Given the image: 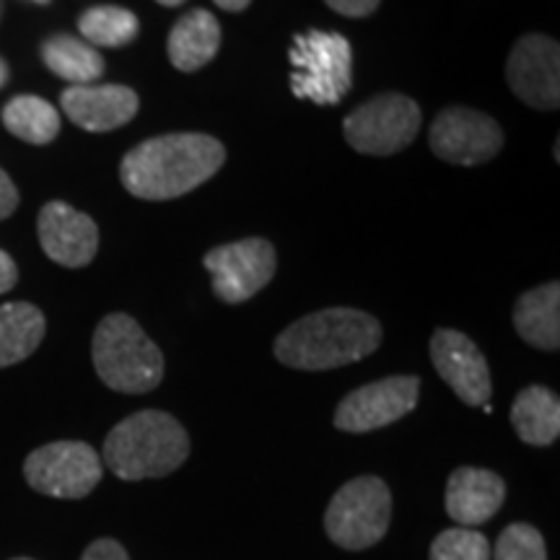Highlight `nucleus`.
I'll return each instance as SVG.
<instances>
[{
    "label": "nucleus",
    "instance_id": "nucleus-1",
    "mask_svg": "<svg viewBox=\"0 0 560 560\" xmlns=\"http://www.w3.org/2000/svg\"><path fill=\"white\" fill-rule=\"evenodd\" d=\"M226 161L219 138L206 132H170L125 153L120 179L140 200H174L206 185Z\"/></svg>",
    "mask_w": 560,
    "mask_h": 560
},
{
    "label": "nucleus",
    "instance_id": "nucleus-2",
    "mask_svg": "<svg viewBox=\"0 0 560 560\" xmlns=\"http://www.w3.org/2000/svg\"><path fill=\"white\" fill-rule=\"evenodd\" d=\"M382 346L380 319L361 310L335 306L306 314L276 338V359L299 371L348 366Z\"/></svg>",
    "mask_w": 560,
    "mask_h": 560
},
{
    "label": "nucleus",
    "instance_id": "nucleus-3",
    "mask_svg": "<svg viewBox=\"0 0 560 560\" xmlns=\"http://www.w3.org/2000/svg\"><path fill=\"white\" fill-rule=\"evenodd\" d=\"M190 457V436L164 410H140L120 420L104 441L102 459L120 480L164 478Z\"/></svg>",
    "mask_w": 560,
    "mask_h": 560
},
{
    "label": "nucleus",
    "instance_id": "nucleus-4",
    "mask_svg": "<svg viewBox=\"0 0 560 560\" xmlns=\"http://www.w3.org/2000/svg\"><path fill=\"white\" fill-rule=\"evenodd\" d=\"M91 359L100 380L125 395H145L164 380V355L130 314H109L91 340Z\"/></svg>",
    "mask_w": 560,
    "mask_h": 560
},
{
    "label": "nucleus",
    "instance_id": "nucleus-5",
    "mask_svg": "<svg viewBox=\"0 0 560 560\" xmlns=\"http://www.w3.org/2000/svg\"><path fill=\"white\" fill-rule=\"evenodd\" d=\"M291 91L301 102L332 107L353 86V50L338 32L296 34L289 50Z\"/></svg>",
    "mask_w": 560,
    "mask_h": 560
},
{
    "label": "nucleus",
    "instance_id": "nucleus-6",
    "mask_svg": "<svg viewBox=\"0 0 560 560\" xmlns=\"http://www.w3.org/2000/svg\"><path fill=\"white\" fill-rule=\"evenodd\" d=\"M392 495L387 482L374 475L350 480L332 495L325 511L327 537L346 550H366L387 535Z\"/></svg>",
    "mask_w": 560,
    "mask_h": 560
},
{
    "label": "nucleus",
    "instance_id": "nucleus-7",
    "mask_svg": "<svg viewBox=\"0 0 560 560\" xmlns=\"http://www.w3.org/2000/svg\"><path fill=\"white\" fill-rule=\"evenodd\" d=\"M420 130V107L405 94H382L353 109L342 122L348 145L366 156H392L408 149Z\"/></svg>",
    "mask_w": 560,
    "mask_h": 560
},
{
    "label": "nucleus",
    "instance_id": "nucleus-8",
    "mask_svg": "<svg viewBox=\"0 0 560 560\" xmlns=\"http://www.w3.org/2000/svg\"><path fill=\"white\" fill-rule=\"evenodd\" d=\"M102 472V457L83 441L45 444L24 462L26 482L52 499H83L100 486Z\"/></svg>",
    "mask_w": 560,
    "mask_h": 560
},
{
    "label": "nucleus",
    "instance_id": "nucleus-9",
    "mask_svg": "<svg viewBox=\"0 0 560 560\" xmlns=\"http://www.w3.org/2000/svg\"><path fill=\"white\" fill-rule=\"evenodd\" d=\"M202 265L213 278L215 296L223 304H242L270 283L278 270V255L268 240L252 236L210 249Z\"/></svg>",
    "mask_w": 560,
    "mask_h": 560
},
{
    "label": "nucleus",
    "instance_id": "nucleus-10",
    "mask_svg": "<svg viewBox=\"0 0 560 560\" xmlns=\"http://www.w3.org/2000/svg\"><path fill=\"white\" fill-rule=\"evenodd\" d=\"M431 151L454 166H480L503 149V130L493 117L470 107H450L433 120Z\"/></svg>",
    "mask_w": 560,
    "mask_h": 560
},
{
    "label": "nucleus",
    "instance_id": "nucleus-11",
    "mask_svg": "<svg viewBox=\"0 0 560 560\" xmlns=\"http://www.w3.org/2000/svg\"><path fill=\"white\" fill-rule=\"evenodd\" d=\"M420 397L418 376H387L350 392L335 410V429L369 433L395 423L416 410Z\"/></svg>",
    "mask_w": 560,
    "mask_h": 560
},
{
    "label": "nucleus",
    "instance_id": "nucleus-12",
    "mask_svg": "<svg viewBox=\"0 0 560 560\" xmlns=\"http://www.w3.org/2000/svg\"><path fill=\"white\" fill-rule=\"evenodd\" d=\"M506 81L535 109L560 107V47L548 34H524L506 62Z\"/></svg>",
    "mask_w": 560,
    "mask_h": 560
},
{
    "label": "nucleus",
    "instance_id": "nucleus-13",
    "mask_svg": "<svg viewBox=\"0 0 560 560\" xmlns=\"http://www.w3.org/2000/svg\"><path fill=\"white\" fill-rule=\"evenodd\" d=\"M431 361L454 395L470 408H486L490 400V369L482 350L459 330H441L431 338Z\"/></svg>",
    "mask_w": 560,
    "mask_h": 560
},
{
    "label": "nucleus",
    "instance_id": "nucleus-14",
    "mask_svg": "<svg viewBox=\"0 0 560 560\" xmlns=\"http://www.w3.org/2000/svg\"><path fill=\"white\" fill-rule=\"evenodd\" d=\"M45 255L62 268H86L100 252V229L91 215L62 200L47 202L37 219Z\"/></svg>",
    "mask_w": 560,
    "mask_h": 560
},
{
    "label": "nucleus",
    "instance_id": "nucleus-15",
    "mask_svg": "<svg viewBox=\"0 0 560 560\" xmlns=\"http://www.w3.org/2000/svg\"><path fill=\"white\" fill-rule=\"evenodd\" d=\"M62 112L70 122L89 132H109L128 125L138 115V94L120 83H86L68 86L60 94Z\"/></svg>",
    "mask_w": 560,
    "mask_h": 560
},
{
    "label": "nucleus",
    "instance_id": "nucleus-16",
    "mask_svg": "<svg viewBox=\"0 0 560 560\" xmlns=\"http://www.w3.org/2000/svg\"><path fill=\"white\" fill-rule=\"evenodd\" d=\"M506 499V482L493 470L457 467L446 482L444 506L459 527H478L493 520Z\"/></svg>",
    "mask_w": 560,
    "mask_h": 560
},
{
    "label": "nucleus",
    "instance_id": "nucleus-17",
    "mask_svg": "<svg viewBox=\"0 0 560 560\" xmlns=\"http://www.w3.org/2000/svg\"><path fill=\"white\" fill-rule=\"evenodd\" d=\"M221 47V24L213 13L206 9H195L185 13L177 24L172 26L170 42V62L182 73H195L219 55Z\"/></svg>",
    "mask_w": 560,
    "mask_h": 560
},
{
    "label": "nucleus",
    "instance_id": "nucleus-18",
    "mask_svg": "<svg viewBox=\"0 0 560 560\" xmlns=\"http://www.w3.org/2000/svg\"><path fill=\"white\" fill-rule=\"evenodd\" d=\"M520 338L540 350L560 348V285L556 280L520 296L514 310Z\"/></svg>",
    "mask_w": 560,
    "mask_h": 560
},
{
    "label": "nucleus",
    "instance_id": "nucleus-19",
    "mask_svg": "<svg viewBox=\"0 0 560 560\" xmlns=\"http://www.w3.org/2000/svg\"><path fill=\"white\" fill-rule=\"evenodd\" d=\"M511 423L524 444L550 446L560 436V400L548 387H527L511 405Z\"/></svg>",
    "mask_w": 560,
    "mask_h": 560
},
{
    "label": "nucleus",
    "instance_id": "nucleus-20",
    "mask_svg": "<svg viewBox=\"0 0 560 560\" xmlns=\"http://www.w3.org/2000/svg\"><path fill=\"white\" fill-rule=\"evenodd\" d=\"M47 322L34 304L11 301L0 306V369L26 361L45 340Z\"/></svg>",
    "mask_w": 560,
    "mask_h": 560
},
{
    "label": "nucleus",
    "instance_id": "nucleus-21",
    "mask_svg": "<svg viewBox=\"0 0 560 560\" xmlns=\"http://www.w3.org/2000/svg\"><path fill=\"white\" fill-rule=\"evenodd\" d=\"M42 60L70 86H86L96 83L104 73V58L96 47L83 42L73 34H55L42 42Z\"/></svg>",
    "mask_w": 560,
    "mask_h": 560
},
{
    "label": "nucleus",
    "instance_id": "nucleus-22",
    "mask_svg": "<svg viewBox=\"0 0 560 560\" xmlns=\"http://www.w3.org/2000/svg\"><path fill=\"white\" fill-rule=\"evenodd\" d=\"M3 125L11 136L32 145H47L58 138L60 115L42 96L21 94L3 107Z\"/></svg>",
    "mask_w": 560,
    "mask_h": 560
},
{
    "label": "nucleus",
    "instance_id": "nucleus-23",
    "mask_svg": "<svg viewBox=\"0 0 560 560\" xmlns=\"http://www.w3.org/2000/svg\"><path fill=\"white\" fill-rule=\"evenodd\" d=\"M79 32L91 47H125L138 37L140 21L122 5H94L81 13Z\"/></svg>",
    "mask_w": 560,
    "mask_h": 560
},
{
    "label": "nucleus",
    "instance_id": "nucleus-24",
    "mask_svg": "<svg viewBox=\"0 0 560 560\" xmlns=\"http://www.w3.org/2000/svg\"><path fill=\"white\" fill-rule=\"evenodd\" d=\"M431 560H490V542L478 529H444L431 545Z\"/></svg>",
    "mask_w": 560,
    "mask_h": 560
},
{
    "label": "nucleus",
    "instance_id": "nucleus-25",
    "mask_svg": "<svg viewBox=\"0 0 560 560\" xmlns=\"http://www.w3.org/2000/svg\"><path fill=\"white\" fill-rule=\"evenodd\" d=\"M490 560H548L540 529L532 524H509L501 532Z\"/></svg>",
    "mask_w": 560,
    "mask_h": 560
},
{
    "label": "nucleus",
    "instance_id": "nucleus-26",
    "mask_svg": "<svg viewBox=\"0 0 560 560\" xmlns=\"http://www.w3.org/2000/svg\"><path fill=\"white\" fill-rule=\"evenodd\" d=\"M325 3L330 5L335 13H342V16L348 19H366L380 9L382 0H325Z\"/></svg>",
    "mask_w": 560,
    "mask_h": 560
},
{
    "label": "nucleus",
    "instance_id": "nucleus-27",
    "mask_svg": "<svg viewBox=\"0 0 560 560\" xmlns=\"http://www.w3.org/2000/svg\"><path fill=\"white\" fill-rule=\"evenodd\" d=\"M81 560H130V558H128V550H125L120 542L104 537V540L91 542L89 548L83 550Z\"/></svg>",
    "mask_w": 560,
    "mask_h": 560
},
{
    "label": "nucleus",
    "instance_id": "nucleus-28",
    "mask_svg": "<svg viewBox=\"0 0 560 560\" xmlns=\"http://www.w3.org/2000/svg\"><path fill=\"white\" fill-rule=\"evenodd\" d=\"M19 208V190L9 174L0 170V221H5Z\"/></svg>",
    "mask_w": 560,
    "mask_h": 560
},
{
    "label": "nucleus",
    "instance_id": "nucleus-29",
    "mask_svg": "<svg viewBox=\"0 0 560 560\" xmlns=\"http://www.w3.org/2000/svg\"><path fill=\"white\" fill-rule=\"evenodd\" d=\"M19 280V268L13 262V257L5 249H0V296L9 293Z\"/></svg>",
    "mask_w": 560,
    "mask_h": 560
},
{
    "label": "nucleus",
    "instance_id": "nucleus-30",
    "mask_svg": "<svg viewBox=\"0 0 560 560\" xmlns=\"http://www.w3.org/2000/svg\"><path fill=\"white\" fill-rule=\"evenodd\" d=\"M215 5H219L221 11H229V13H240L247 9V5L252 3V0H213Z\"/></svg>",
    "mask_w": 560,
    "mask_h": 560
},
{
    "label": "nucleus",
    "instance_id": "nucleus-31",
    "mask_svg": "<svg viewBox=\"0 0 560 560\" xmlns=\"http://www.w3.org/2000/svg\"><path fill=\"white\" fill-rule=\"evenodd\" d=\"M9 79H11V70H9V62H5L3 58H0V89L5 86V83H9Z\"/></svg>",
    "mask_w": 560,
    "mask_h": 560
},
{
    "label": "nucleus",
    "instance_id": "nucleus-32",
    "mask_svg": "<svg viewBox=\"0 0 560 560\" xmlns=\"http://www.w3.org/2000/svg\"><path fill=\"white\" fill-rule=\"evenodd\" d=\"M156 3H161V5H166V9H177V5H182V3H185V0H156Z\"/></svg>",
    "mask_w": 560,
    "mask_h": 560
},
{
    "label": "nucleus",
    "instance_id": "nucleus-33",
    "mask_svg": "<svg viewBox=\"0 0 560 560\" xmlns=\"http://www.w3.org/2000/svg\"><path fill=\"white\" fill-rule=\"evenodd\" d=\"M32 3H37V5H47V3H50V0H32Z\"/></svg>",
    "mask_w": 560,
    "mask_h": 560
},
{
    "label": "nucleus",
    "instance_id": "nucleus-34",
    "mask_svg": "<svg viewBox=\"0 0 560 560\" xmlns=\"http://www.w3.org/2000/svg\"><path fill=\"white\" fill-rule=\"evenodd\" d=\"M0 19H3V0H0Z\"/></svg>",
    "mask_w": 560,
    "mask_h": 560
},
{
    "label": "nucleus",
    "instance_id": "nucleus-35",
    "mask_svg": "<svg viewBox=\"0 0 560 560\" xmlns=\"http://www.w3.org/2000/svg\"><path fill=\"white\" fill-rule=\"evenodd\" d=\"M13 560H32V558H13Z\"/></svg>",
    "mask_w": 560,
    "mask_h": 560
}]
</instances>
